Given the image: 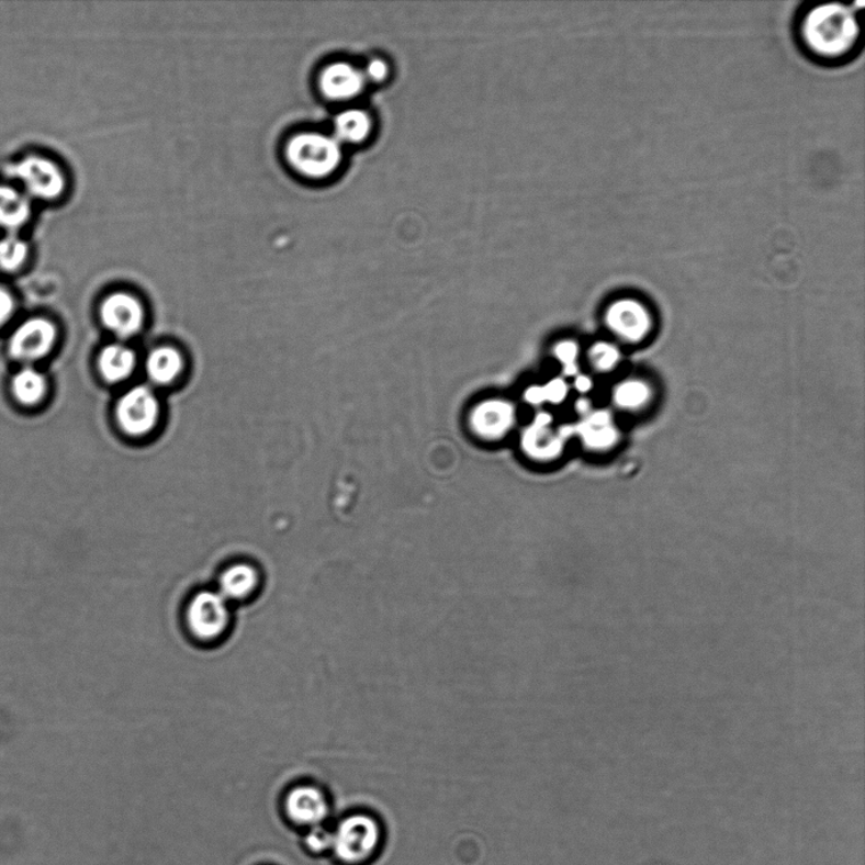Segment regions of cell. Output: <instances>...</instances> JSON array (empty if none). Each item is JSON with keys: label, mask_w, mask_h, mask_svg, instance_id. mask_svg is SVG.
<instances>
[{"label": "cell", "mask_w": 865, "mask_h": 865, "mask_svg": "<svg viewBox=\"0 0 865 865\" xmlns=\"http://www.w3.org/2000/svg\"><path fill=\"white\" fill-rule=\"evenodd\" d=\"M57 329L52 321L30 318L15 329L10 341L11 356L23 362L43 359L53 350Z\"/></svg>", "instance_id": "6"}, {"label": "cell", "mask_w": 865, "mask_h": 865, "mask_svg": "<svg viewBox=\"0 0 865 865\" xmlns=\"http://www.w3.org/2000/svg\"><path fill=\"white\" fill-rule=\"evenodd\" d=\"M101 318L104 327L114 336L127 340L142 332L145 310L136 296L120 292L106 296L102 303Z\"/></svg>", "instance_id": "8"}, {"label": "cell", "mask_w": 865, "mask_h": 865, "mask_svg": "<svg viewBox=\"0 0 865 865\" xmlns=\"http://www.w3.org/2000/svg\"><path fill=\"white\" fill-rule=\"evenodd\" d=\"M389 65H386V63L382 59H374L367 66L364 77L366 80L382 82L386 77H389Z\"/></svg>", "instance_id": "26"}, {"label": "cell", "mask_w": 865, "mask_h": 865, "mask_svg": "<svg viewBox=\"0 0 865 865\" xmlns=\"http://www.w3.org/2000/svg\"><path fill=\"white\" fill-rule=\"evenodd\" d=\"M649 398V390L644 383L628 382L616 390L615 400L624 408H638Z\"/></svg>", "instance_id": "20"}, {"label": "cell", "mask_w": 865, "mask_h": 865, "mask_svg": "<svg viewBox=\"0 0 865 865\" xmlns=\"http://www.w3.org/2000/svg\"><path fill=\"white\" fill-rule=\"evenodd\" d=\"M258 575L251 566L238 564L229 568L220 582L221 596L225 599H241L257 587Z\"/></svg>", "instance_id": "16"}, {"label": "cell", "mask_w": 865, "mask_h": 865, "mask_svg": "<svg viewBox=\"0 0 865 865\" xmlns=\"http://www.w3.org/2000/svg\"><path fill=\"white\" fill-rule=\"evenodd\" d=\"M333 838V831L324 825L311 828L306 835V845L311 852L316 854L332 852Z\"/></svg>", "instance_id": "23"}, {"label": "cell", "mask_w": 865, "mask_h": 865, "mask_svg": "<svg viewBox=\"0 0 865 865\" xmlns=\"http://www.w3.org/2000/svg\"><path fill=\"white\" fill-rule=\"evenodd\" d=\"M860 35L854 8L842 3L813 7L801 23L805 47L822 60L843 59L853 52Z\"/></svg>", "instance_id": "1"}, {"label": "cell", "mask_w": 865, "mask_h": 865, "mask_svg": "<svg viewBox=\"0 0 865 865\" xmlns=\"http://www.w3.org/2000/svg\"><path fill=\"white\" fill-rule=\"evenodd\" d=\"M332 853L341 865H368L384 844V828L375 815L351 812L333 831Z\"/></svg>", "instance_id": "2"}, {"label": "cell", "mask_w": 865, "mask_h": 865, "mask_svg": "<svg viewBox=\"0 0 865 865\" xmlns=\"http://www.w3.org/2000/svg\"><path fill=\"white\" fill-rule=\"evenodd\" d=\"M188 625L196 638L202 640L216 639L224 632L228 624L226 599L221 593L201 592L188 607Z\"/></svg>", "instance_id": "7"}, {"label": "cell", "mask_w": 865, "mask_h": 865, "mask_svg": "<svg viewBox=\"0 0 865 865\" xmlns=\"http://www.w3.org/2000/svg\"><path fill=\"white\" fill-rule=\"evenodd\" d=\"M566 384L563 381H560V379H557V381L549 383L546 389H542L543 400L551 403H560L564 401L566 397Z\"/></svg>", "instance_id": "27"}, {"label": "cell", "mask_w": 865, "mask_h": 865, "mask_svg": "<svg viewBox=\"0 0 865 865\" xmlns=\"http://www.w3.org/2000/svg\"><path fill=\"white\" fill-rule=\"evenodd\" d=\"M31 257V247L20 234H5L0 238V269L14 273Z\"/></svg>", "instance_id": "19"}, {"label": "cell", "mask_w": 865, "mask_h": 865, "mask_svg": "<svg viewBox=\"0 0 865 865\" xmlns=\"http://www.w3.org/2000/svg\"><path fill=\"white\" fill-rule=\"evenodd\" d=\"M592 364L599 370H609L616 367L620 360V352L615 346L599 342L593 346L589 352Z\"/></svg>", "instance_id": "22"}, {"label": "cell", "mask_w": 865, "mask_h": 865, "mask_svg": "<svg viewBox=\"0 0 865 865\" xmlns=\"http://www.w3.org/2000/svg\"><path fill=\"white\" fill-rule=\"evenodd\" d=\"M285 812L295 825L311 829L324 825L329 815V802L324 790L313 786H300L288 794Z\"/></svg>", "instance_id": "9"}, {"label": "cell", "mask_w": 865, "mask_h": 865, "mask_svg": "<svg viewBox=\"0 0 865 865\" xmlns=\"http://www.w3.org/2000/svg\"><path fill=\"white\" fill-rule=\"evenodd\" d=\"M32 203L14 183H0V228L5 234H20L32 218Z\"/></svg>", "instance_id": "11"}, {"label": "cell", "mask_w": 865, "mask_h": 865, "mask_svg": "<svg viewBox=\"0 0 865 865\" xmlns=\"http://www.w3.org/2000/svg\"><path fill=\"white\" fill-rule=\"evenodd\" d=\"M515 419L513 406L506 402H485L473 412L472 425L482 438L497 439L506 434Z\"/></svg>", "instance_id": "13"}, {"label": "cell", "mask_w": 865, "mask_h": 865, "mask_svg": "<svg viewBox=\"0 0 865 865\" xmlns=\"http://www.w3.org/2000/svg\"><path fill=\"white\" fill-rule=\"evenodd\" d=\"M136 366L135 351L123 344L105 346L98 359L99 372L112 384L126 382L134 374Z\"/></svg>", "instance_id": "14"}, {"label": "cell", "mask_w": 865, "mask_h": 865, "mask_svg": "<svg viewBox=\"0 0 865 865\" xmlns=\"http://www.w3.org/2000/svg\"><path fill=\"white\" fill-rule=\"evenodd\" d=\"M607 324L624 339L639 341L650 329V317L645 307L639 302L622 300L609 307Z\"/></svg>", "instance_id": "10"}, {"label": "cell", "mask_w": 865, "mask_h": 865, "mask_svg": "<svg viewBox=\"0 0 865 865\" xmlns=\"http://www.w3.org/2000/svg\"><path fill=\"white\" fill-rule=\"evenodd\" d=\"M580 431L584 441L595 449L611 447L617 439V432L611 425L596 426L587 422L581 426Z\"/></svg>", "instance_id": "21"}, {"label": "cell", "mask_w": 865, "mask_h": 865, "mask_svg": "<svg viewBox=\"0 0 865 865\" xmlns=\"http://www.w3.org/2000/svg\"><path fill=\"white\" fill-rule=\"evenodd\" d=\"M557 358L564 364V373L566 375H575L578 367L575 364L576 357H578V346L574 342L565 341L558 345L555 349Z\"/></svg>", "instance_id": "24"}, {"label": "cell", "mask_w": 865, "mask_h": 865, "mask_svg": "<svg viewBox=\"0 0 865 865\" xmlns=\"http://www.w3.org/2000/svg\"><path fill=\"white\" fill-rule=\"evenodd\" d=\"M14 397L22 405L35 406L44 400L47 391L46 378L33 368H24L13 378Z\"/></svg>", "instance_id": "17"}, {"label": "cell", "mask_w": 865, "mask_h": 865, "mask_svg": "<svg viewBox=\"0 0 865 865\" xmlns=\"http://www.w3.org/2000/svg\"><path fill=\"white\" fill-rule=\"evenodd\" d=\"M184 370L181 353L171 346H159L146 359V373L155 385L167 386L177 381Z\"/></svg>", "instance_id": "15"}, {"label": "cell", "mask_w": 865, "mask_h": 865, "mask_svg": "<svg viewBox=\"0 0 865 865\" xmlns=\"http://www.w3.org/2000/svg\"><path fill=\"white\" fill-rule=\"evenodd\" d=\"M8 175L32 202H54L65 192L66 178L60 165L45 155L23 156L12 165Z\"/></svg>", "instance_id": "3"}, {"label": "cell", "mask_w": 865, "mask_h": 865, "mask_svg": "<svg viewBox=\"0 0 865 865\" xmlns=\"http://www.w3.org/2000/svg\"><path fill=\"white\" fill-rule=\"evenodd\" d=\"M335 128L336 135L341 142L359 144L369 136L370 130H372V120L364 111H345L336 119Z\"/></svg>", "instance_id": "18"}, {"label": "cell", "mask_w": 865, "mask_h": 865, "mask_svg": "<svg viewBox=\"0 0 865 865\" xmlns=\"http://www.w3.org/2000/svg\"><path fill=\"white\" fill-rule=\"evenodd\" d=\"M14 307L12 293L7 288L0 287V327H3L11 319Z\"/></svg>", "instance_id": "25"}, {"label": "cell", "mask_w": 865, "mask_h": 865, "mask_svg": "<svg viewBox=\"0 0 865 865\" xmlns=\"http://www.w3.org/2000/svg\"><path fill=\"white\" fill-rule=\"evenodd\" d=\"M287 155L294 169L315 179L333 175L342 158L340 143L321 134L294 137L288 145Z\"/></svg>", "instance_id": "4"}, {"label": "cell", "mask_w": 865, "mask_h": 865, "mask_svg": "<svg viewBox=\"0 0 865 865\" xmlns=\"http://www.w3.org/2000/svg\"><path fill=\"white\" fill-rule=\"evenodd\" d=\"M575 389L581 393H588L593 389V382L586 375H580L575 379Z\"/></svg>", "instance_id": "28"}, {"label": "cell", "mask_w": 865, "mask_h": 865, "mask_svg": "<svg viewBox=\"0 0 865 865\" xmlns=\"http://www.w3.org/2000/svg\"><path fill=\"white\" fill-rule=\"evenodd\" d=\"M160 412V402L154 391L137 385L121 395L115 406V418L123 432L132 438H144L155 430Z\"/></svg>", "instance_id": "5"}, {"label": "cell", "mask_w": 865, "mask_h": 865, "mask_svg": "<svg viewBox=\"0 0 865 865\" xmlns=\"http://www.w3.org/2000/svg\"><path fill=\"white\" fill-rule=\"evenodd\" d=\"M364 86V74L345 63L329 65L319 78V87L324 94L336 101L357 97Z\"/></svg>", "instance_id": "12"}]
</instances>
